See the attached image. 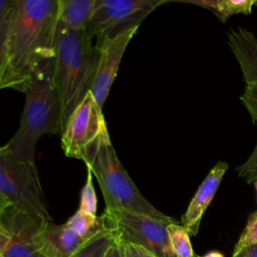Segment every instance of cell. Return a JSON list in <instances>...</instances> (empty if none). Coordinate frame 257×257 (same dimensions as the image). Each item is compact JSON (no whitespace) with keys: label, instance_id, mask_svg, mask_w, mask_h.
Instances as JSON below:
<instances>
[{"label":"cell","instance_id":"obj_1","mask_svg":"<svg viewBox=\"0 0 257 257\" xmlns=\"http://www.w3.org/2000/svg\"><path fill=\"white\" fill-rule=\"evenodd\" d=\"M58 0H14L8 39V88L23 91L33 70L54 57Z\"/></svg>","mask_w":257,"mask_h":257},{"label":"cell","instance_id":"obj_2","mask_svg":"<svg viewBox=\"0 0 257 257\" xmlns=\"http://www.w3.org/2000/svg\"><path fill=\"white\" fill-rule=\"evenodd\" d=\"M25 104L17 132L6 147L18 158L35 163L36 146L43 135H61V105L54 81V57L42 61L29 76Z\"/></svg>","mask_w":257,"mask_h":257},{"label":"cell","instance_id":"obj_3","mask_svg":"<svg viewBox=\"0 0 257 257\" xmlns=\"http://www.w3.org/2000/svg\"><path fill=\"white\" fill-rule=\"evenodd\" d=\"M99 59L86 31L58 21L54 40V81L61 105V133L68 117L91 90Z\"/></svg>","mask_w":257,"mask_h":257},{"label":"cell","instance_id":"obj_4","mask_svg":"<svg viewBox=\"0 0 257 257\" xmlns=\"http://www.w3.org/2000/svg\"><path fill=\"white\" fill-rule=\"evenodd\" d=\"M80 160L98 182L106 209H120L160 220L173 221L139 191L120 164L105 128L82 152Z\"/></svg>","mask_w":257,"mask_h":257},{"label":"cell","instance_id":"obj_5","mask_svg":"<svg viewBox=\"0 0 257 257\" xmlns=\"http://www.w3.org/2000/svg\"><path fill=\"white\" fill-rule=\"evenodd\" d=\"M0 194L15 208L51 221L36 164L18 158L6 145L0 147Z\"/></svg>","mask_w":257,"mask_h":257},{"label":"cell","instance_id":"obj_6","mask_svg":"<svg viewBox=\"0 0 257 257\" xmlns=\"http://www.w3.org/2000/svg\"><path fill=\"white\" fill-rule=\"evenodd\" d=\"M167 0H96L94 12L86 30L95 47L121 33L139 28L143 20Z\"/></svg>","mask_w":257,"mask_h":257},{"label":"cell","instance_id":"obj_7","mask_svg":"<svg viewBox=\"0 0 257 257\" xmlns=\"http://www.w3.org/2000/svg\"><path fill=\"white\" fill-rule=\"evenodd\" d=\"M102 216L105 224L123 240L144 246L157 257H175L167 228L176 220H160L126 210L106 208Z\"/></svg>","mask_w":257,"mask_h":257},{"label":"cell","instance_id":"obj_8","mask_svg":"<svg viewBox=\"0 0 257 257\" xmlns=\"http://www.w3.org/2000/svg\"><path fill=\"white\" fill-rule=\"evenodd\" d=\"M105 128L107 127L102 108L89 91L70 114L61 133V148L64 155L80 160L83 150Z\"/></svg>","mask_w":257,"mask_h":257},{"label":"cell","instance_id":"obj_9","mask_svg":"<svg viewBox=\"0 0 257 257\" xmlns=\"http://www.w3.org/2000/svg\"><path fill=\"white\" fill-rule=\"evenodd\" d=\"M2 220L10 233L5 257H43L38 251L36 236L44 219L11 205L2 215Z\"/></svg>","mask_w":257,"mask_h":257},{"label":"cell","instance_id":"obj_10","mask_svg":"<svg viewBox=\"0 0 257 257\" xmlns=\"http://www.w3.org/2000/svg\"><path fill=\"white\" fill-rule=\"evenodd\" d=\"M137 31L138 28L130 29L115 38L104 42L97 48L99 50V59L90 91L96 103L101 108L117 74V70L126 46Z\"/></svg>","mask_w":257,"mask_h":257},{"label":"cell","instance_id":"obj_11","mask_svg":"<svg viewBox=\"0 0 257 257\" xmlns=\"http://www.w3.org/2000/svg\"><path fill=\"white\" fill-rule=\"evenodd\" d=\"M227 170L228 164L226 162H217L193 196L186 212L181 218L182 225L189 234L194 236L198 234L202 217L215 197Z\"/></svg>","mask_w":257,"mask_h":257},{"label":"cell","instance_id":"obj_12","mask_svg":"<svg viewBox=\"0 0 257 257\" xmlns=\"http://www.w3.org/2000/svg\"><path fill=\"white\" fill-rule=\"evenodd\" d=\"M86 240L66 223L57 225L47 220L36 236L37 248L43 257H70Z\"/></svg>","mask_w":257,"mask_h":257},{"label":"cell","instance_id":"obj_13","mask_svg":"<svg viewBox=\"0 0 257 257\" xmlns=\"http://www.w3.org/2000/svg\"><path fill=\"white\" fill-rule=\"evenodd\" d=\"M227 38L241 68L245 84L257 82V37L248 29L238 27L230 29Z\"/></svg>","mask_w":257,"mask_h":257},{"label":"cell","instance_id":"obj_14","mask_svg":"<svg viewBox=\"0 0 257 257\" xmlns=\"http://www.w3.org/2000/svg\"><path fill=\"white\" fill-rule=\"evenodd\" d=\"M96 0H58V21L73 30L86 31Z\"/></svg>","mask_w":257,"mask_h":257},{"label":"cell","instance_id":"obj_15","mask_svg":"<svg viewBox=\"0 0 257 257\" xmlns=\"http://www.w3.org/2000/svg\"><path fill=\"white\" fill-rule=\"evenodd\" d=\"M180 2L201 6L214 13L222 22L236 14H250L257 0H182Z\"/></svg>","mask_w":257,"mask_h":257},{"label":"cell","instance_id":"obj_16","mask_svg":"<svg viewBox=\"0 0 257 257\" xmlns=\"http://www.w3.org/2000/svg\"><path fill=\"white\" fill-rule=\"evenodd\" d=\"M115 236V230L105 224L104 228L88 238L70 257H103Z\"/></svg>","mask_w":257,"mask_h":257},{"label":"cell","instance_id":"obj_17","mask_svg":"<svg viewBox=\"0 0 257 257\" xmlns=\"http://www.w3.org/2000/svg\"><path fill=\"white\" fill-rule=\"evenodd\" d=\"M78 235L88 239L105 226L103 216H93L77 210L66 222Z\"/></svg>","mask_w":257,"mask_h":257},{"label":"cell","instance_id":"obj_18","mask_svg":"<svg viewBox=\"0 0 257 257\" xmlns=\"http://www.w3.org/2000/svg\"><path fill=\"white\" fill-rule=\"evenodd\" d=\"M169 240L175 257H195V253L192 248L190 241V234L187 229L176 223H171L168 225Z\"/></svg>","mask_w":257,"mask_h":257},{"label":"cell","instance_id":"obj_19","mask_svg":"<svg viewBox=\"0 0 257 257\" xmlns=\"http://www.w3.org/2000/svg\"><path fill=\"white\" fill-rule=\"evenodd\" d=\"M11 7L2 16H0V85L4 88H8L5 82V77L8 67V39L11 21Z\"/></svg>","mask_w":257,"mask_h":257},{"label":"cell","instance_id":"obj_20","mask_svg":"<svg viewBox=\"0 0 257 257\" xmlns=\"http://www.w3.org/2000/svg\"><path fill=\"white\" fill-rule=\"evenodd\" d=\"M96 206L97 199L92 184V173L87 169L86 181L80 192V202L78 210L96 216Z\"/></svg>","mask_w":257,"mask_h":257},{"label":"cell","instance_id":"obj_21","mask_svg":"<svg viewBox=\"0 0 257 257\" xmlns=\"http://www.w3.org/2000/svg\"><path fill=\"white\" fill-rule=\"evenodd\" d=\"M253 244H257V211L248 217L247 224L235 245L233 253Z\"/></svg>","mask_w":257,"mask_h":257},{"label":"cell","instance_id":"obj_22","mask_svg":"<svg viewBox=\"0 0 257 257\" xmlns=\"http://www.w3.org/2000/svg\"><path fill=\"white\" fill-rule=\"evenodd\" d=\"M240 100L249 112L252 121L257 122V82L245 85L244 92L240 96Z\"/></svg>","mask_w":257,"mask_h":257},{"label":"cell","instance_id":"obj_23","mask_svg":"<svg viewBox=\"0 0 257 257\" xmlns=\"http://www.w3.org/2000/svg\"><path fill=\"white\" fill-rule=\"evenodd\" d=\"M236 171L238 172L239 177L245 180L248 184L254 183L257 180V144L251 156L243 165L236 168Z\"/></svg>","mask_w":257,"mask_h":257},{"label":"cell","instance_id":"obj_24","mask_svg":"<svg viewBox=\"0 0 257 257\" xmlns=\"http://www.w3.org/2000/svg\"><path fill=\"white\" fill-rule=\"evenodd\" d=\"M119 240H120L122 257H157L154 253H152L150 250H148L142 245L123 240L122 238H120V236H119Z\"/></svg>","mask_w":257,"mask_h":257},{"label":"cell","instance_id":"obj_25","mask_svg":"<svg viewBox=\"0 0 257 257\" xmlns=\"http://www.w3.org/2000/svg\"><path fill=\"white\" fill-rule=\"evenodd\" d=\"M9 240H10V233L5 223L3 222L2 216H1L0 217V257H5Z\"/></svg>","mask_w":257,"mask_h":257},{"label":"cell","instance_id":"obj_26","mask_svg":"<svg viewBox=\"0 0 257 257\" xmlns=\"http://www.w3.org/2000/svg\"><path fill=\"white\" fill-rule=\"evenodd\" d=\"M103 257H122V252H121V248H120V240H119V236H118L117 232H116L114 241L109 246V248L106 250Z\"/></svg>","mask_w":257,"mask_h":257},{"label":"cell","instance_id":"obj_27","mask_svg":"<svg viewBox=\"0 0 257 257\" xmlns=\"http://www.w3.org/2000/svg\"><path fill=\"white\" fill-rule=\"evenodd\" d=\"M232 257H257V244H253L234 252Z\"/></svg>","mask_w":257,"mask_h":257},{"label":"cell","instance_id":"obj_28","mask_svg":"<svg viewBox=\"0 0 257 257\" xmlns=\"http://www.w3.org/2000/svg\"><path fill=\"white\" fill-rule=\"evenodd\" d=\"M14 0H0V16H2L13 4Z\"/></svg>","mask_w":257,"mask_h":257},{"label":"cell","instance_id":"obj_29","mask_svg":"<svg viewBox=\"0 0 257 257\" xmlns=\"http://www.w3.org/2000/svg\"><path fill=\"white\" fill-rule=\"evenodd\" d=\"M11 206V203L0 194V217L4 214L6 209Z\"/></svg>","mask_w":257,"mask_h":257},{"label":"cell","instance_id":"obj_30","mask_svg":"<svg viewBox=\"0 0 257 257\" xmlns=\"http://www.w3.org/2000/svg\"><path fill=\"white\" fill-rule=\"evenodd\" d=\"M203 257H224V255L219 251H212V252H209L208 254H206Z\"/></svg>","mask_w":257,"mask_h":257},{"label":"cell","instance_id":"obj_31","mask_svg":"<svg viewBox=\"0 0 257 257\" xmlns=\"http://www.w3.org/2000/svg\"><path fill=\"white\" fill-rule=\"evenodd\" d=\"M254 187H255V190H256V192H257V180L254 182Z\"/></svg>","mask_w":257,"mask_h":257},{"label":"cell","instance_id":"obj_32","mask_svg":"<svg viewBox=\"0 0 257 257\" xmlns=\"http://www.w3.org/2000/svg\"><path fill=\"white\" fill-rule=\"evenodd\" d=\"M2 88H4V87H3V86H1V85H0V89H2Z\"/></svg>","mask_w":257,"mask_h":257},{"label":"cell","instance_id":"obj_33","mask_svg":"<svg viewBox=\"0 0 257 257\" xmlns=\"http://www.w3.org/2000/svg\"><path fill=\"white\" fill-rule=\"evenodd\" d=\"M195 257H200V256H198V255H195Z\"/></svg>","mask_w":257,"mask_h":257}]
</instances>
